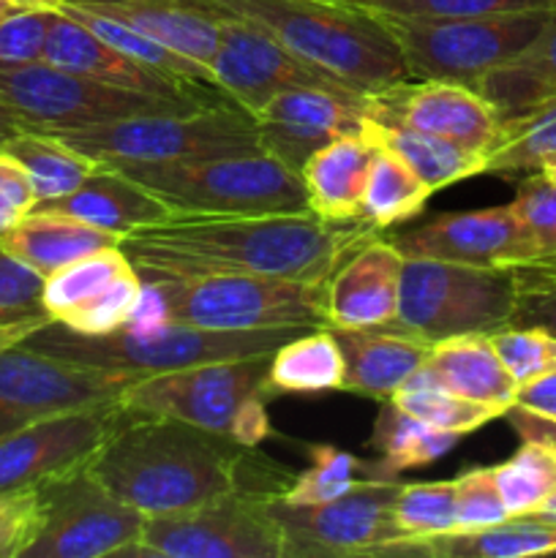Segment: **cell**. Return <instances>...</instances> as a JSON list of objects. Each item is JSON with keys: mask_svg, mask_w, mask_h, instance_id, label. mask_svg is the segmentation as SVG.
<instances>
[{"mask_svg": "<svg viewBox=\"0 0 556 558\" xmlns=\"http://www.w3.org/2000/svg\"><path fill=\"white\" fill-rule=\"evenodd\" d=\"M382 229L365 218L325 221L289 216H174L125 234L140 276H270L327 283L336 267Z\"/></svg>", "mask_w": 556, "mask_h": 558, "instance_id": "cell-1", "label": "cell"}, {"mask_svg": "<svg viewBox=\"0 0 556 558\" xmlns=\"http://www.w3.org/2000/svg\"><path fill=\"white\" fill-rule=\"evenodd\" d=\"M87 472L145 518L191 512L234 490L273 499L292 483H283L281 469L256 456V447L125 409Z\"/></svg>", "mask_w": 556, "mask_h": 558, "instance_id": "cell-2", "label": "cell"}, {"mask_svg": "<svg viewBox=\"0 0 556 558\" xmlns=\"http://www.w3.org/2000/svg\"><path fill=\"white\" fill-rule=\"evenodd\" d=\"M270 33L283 49L354 93L409 80L396 38L374 11L343 0H202Z\"/></svg>", "mask_w": 556, "mask_h": 558, "instance_id": "cell-3", "label": "cell"}, {"mask_svg": "<svg viewBox=\"0 0 556 558\" xmlns=\"http://www.w3.org/2000/svg\"><path fill=\"white\" fill-rule=\"evenodd\" d=\"M314 327H265V330H210L185 322H125L101 336H85L60 322L38 327L22 347L74 365L123 371L134 376L167 374L218 360L270 354Z\"/></svg>", "mask_w": 556, "mask_h": 558, "instance_id": "cell-4", "label": "cell"}, {"mask_svg": "<svg viewBox=\"0 0 556 558\" xmlns=\"http://www.w3.org/2000/svg\"><path fill=\"white\" fill-rule=\"evenodd\" d=\"M131 322L169 319L210 330L327 327V283L270 276H142Z\"/></svg>", "mask_w": 556, "mask_h": 558, "instance_id": "cell-5", "label": "cell"}, {"mask_svg": "<svg viewBox=\"0 0 556 558\" xmlns=\"http://www.w3.org/2000/svg\"><path fill=\"white\" fill-rule=\"evenodd\" d=\"M49 136L112 169L161 167L262 150L254 114L234 101L189 112L136 114L87 129L49 131Z\"/></svg>", "mask_w": 556, "mask_h": 558, "instance_id": "cell-6", "label": "cell"}, {"mask_svg": "<svg viewBox=\"0 0 556 558\" xmlns=\"http://www.w3.org/2000/svg\"><path fill=\"white\" fill-rule=\"evenodd\" d=\"M270 354L140 376L131 381L120 403L125 412L172 417L229 436L245 447H259L273 434L267 417Z\"/></svg>", "mask_w": 556, "mask_h": 558, "instance_id": "cell-7", "label": "cell"}, {"mask_svg": "<svg viewBox=\"0 0 556 558\" xmlns=\"http://www.w3.org/2000/svg\"><path fill=\"white\" fill-rule=\"evenodd\" d=\"M120 172L145 185L174 216L311 213L303 174L265 150L161 167H120Z\"/></svg>", "mask_w": 556, "mask_h": 558, "instance_id": "cell-8", "label": "cell"}, {"mask_svg": "<svg viewBox=\"0 0 556 558\" xmlns=\"http://www.w3.org/2000/svg\"><path fill=\"white\" fill-rule=\"evenodd\" d=\"M516 267H472L403 256L398 314L390 327L425 341L505 330L516 322Z\"/></svg>", "mask_w": 556, "mask_h": 558, "instance_id": "cell-9", "label": "cell"}, {"mask_svg": "<svg viewBox=\"0 0 556 558\" xmlns=\"http://www.w3.org/2000/svg\"><path fill=\"white\" fill-rule=\"evenodd\" d=\"M382 16L407 63L409 80H445L474 87L540 36L551 11L491 16Z\"/></svg>", "mask_w": 556, "mask_h": 558, "instance_id": "cell-10", "label": "cell"}, {"mask_svg": "<svg viewBox=\"0 0 556 558\" xmlns=\"http://www.w3.org/2000/svg\"><path fill=\"white\" fill-rule=\"evenodd\" d=\"M0 101L20 114L27 131H71L156 112H189L205 101L161 98L101 85L47 60L0 63ZM223 104V101H221Z\"/></svg>", "mask_w": 556, "mask_h": 558, "instance_id": "cell-11", "label": "cell"}, {"mask_svg": "<svg viewBox=\"0 0 556 558\" xmlns=\"http://www.w3.org/2000/svg\"><path fill=\"white\" fill-rule=\"evenodd\" d=\"M129 556L287 558V539L267 499L234 490L191 512L145 518L140 543Z\"/></svg>", "mask_w": 556, "mask_h": 558, "instance_id": "cell-12", "label": "cell"}, {"mask_svg": "<svg viewBox=\"0 0 556 558\" xmlns=\"http://www.w3.org/2000/svg\"><path fill=\"white\" fill-rule=\"evenodd\" d=\"M401 485L392 480H360L352 490L322 505H292L281 496L267 499V510L283 529L287 558L374 556L398 543L392 505Z\"/></svg>", "mask_w": 556, "mask_h": 558, "instance_id": "cell-13", "label": "cell"}, {"mask_svg": "<svg viewBox=\"0 0 556 558\" xmlns=\"http://www.w3.org/2000/svg\"><path fill=\"white\" fill-rule=\"evenodd\" d=\"M140 376L74 365L33 349L0 352V436L71 409L118 403Z\"/></svg>", "mask_w": 556, "mask_h": 558, "instance_id": "cell-14", "label": "cell"}, {"mask_svg": "<svg viewBox=\"0 0 556 558\" xmlns=\"http://www.w3.org/2000/svg\"><path fill=\"white\" fill-rule=\"evenodd\" d=\"M41 488L47 518L25 558L129 556L140 543L145 515L109 494L87 469Z\"/></svg>", "mask_w": 556, "mask_h": 558, "instance_id": "cell-15", "label": "cell"}, {"mask_svg": "<svg viewBox=\"0 0 556 558\" xmlns=\"http://www.w3.org/2000/svg\"><path fill=\"white\" fill-rule=\"evenodd\" d=\"M123 407L71 409L0 436V490L38 488L90 466Z\"/></svg>", "mask_w": 556, "mask_h": 558, "instance_id": "cell-16", "label": "cell"}, {"mask_svg": "<svg viewBox=\"0 0 556 558\" xmlns=\"http://www.w3.org/2000/svg\"><path fill=\"white\" fill-rule=\"evenodd\" d=\"M140 270L120 245L60 267L44 278V308L52 322L85 336H101L134 319L142 303Z\"/></svg>", "mask_w": 556, "mask_h": 558, "instance_id": "cell-17", "label": "cell"}, {"mask_svg": "<svg viewBox=\"0 0 556 558\" xmlns=\"http://www.w3.org/2000/svg\"><path fill=\"white\" fill-rule=\"evenodd\" d=\"M365 120L368 93L336 87H289L254 112L262 150L294 172L330 142L363 134Z\"/></svg>", "mask_w": 556, "mask_h": 558, "instance_id": "cell-18", "label": "cell"}, {"mask_svg": "<svg viewBox=\"0 0 556 558\" xmlns=\"http://www.w3.org/2000/svg\"><path fill=\"white\" fill-rule=\"evenodd\" d=\"M216 16L221 36H218V49L210 63L213 85L227 93L234 104L249 109L251 114L265 107L276 93L289 90V87L349 90V87L338 85L336 80L316 71L314 65L294 58L262 27L238 20L232 14H221V11H216Z\"/></svg>", "mask_w": 556, "mask_h": 558, "instance_id": "cell-19", "label": "cell"}, {"mask_svg": "<svg viewBox=\"0 0 556 558\" xmlns=\"http://www.w3.org/2000/svg\"><path fill=\"white\" fill-rule=\"evenodd\" d=\"M390 240L403 256L420 259L472 267H518L537 262L532 234L510 205L442 213Z\"/></svg>", "mask_w": 556, "mask_h": 558, "instance_id": "cell-20", "label": "cell"}, {"mask_svg": "<svg viewBox=\"0 0 556 558\" xmlns=\"http://www.w3.org/2000/svg\"><path fill=\"white\" fill-rule=\"evenodd\" d=\"M368 114L398 120L483 156L494 150L501 131L496 112L474 87L445 80H407L368 93Z\"/></svg>", "mask_w": 556, "mask_h": 558, "instance_id": "cell-21", "label": "cell"}, {"mask_svg": "<svg viewBox=\"0 0 556 558\" xmlns=\"http://www.w3.org/2000/svg\"><path fill=\"white\" fill-rule=\"evenodd\" d=\"M41 60L58 65V69L74 71L101 85L123 87V90L147 93V96L161 98H185V101L221 104L232 101L227 93L210 85H196V82L178 80V76L161 74L150 65L136 63L134 58L114 49L112 44L101 41L90 27L76 22L65 11H55L49 22L47 44H44Z\"/></svg>", "mask_w": 556, "mask_h": 558, "instance_id": "cell-22", "label": "cell"}, {"mask_svg": "<svg viewBox=\"0 0 556 558\" xmlns=\"http://www.w3.org/2000/svg\"><path fill=\"white\" fill-rule=\"evenodd\" d=\"M403 254L387 238L365 240L327 281L325 316L336 330L390 325L398 314Z\"/></svg>", "mask_w": 556, "mask_h": 558, "instance_id": "cell-23", "label": "cell"}, {"mask_svg": "<svg viewBox=\"0 0 556 558\" xmlns=\"http://www.w3.org/2000/svg\"><path fill=\"white\" fill-rule=\"evenodd\" d=\"M343 354V392L390 401L392 392L425 365L431 341L390 325L363 330H336Z\"/></svg>", "mask_w": 556, "mask_h": 558, "instance_id": "cell-24", "label": "cell"}, {"mask_svg": "<svg viewBox=\"0 0 556 558\" xmlns=\"http://www.w3.org/2000/svg\"><path fill=\"white\" fill-rule=\"evenodd\" d=\"M69 5L98 11L145 33L172 52L210 71L218 49V16L202 0H63Z\"/></svg>", "mask_w": 556, "mask_h": 558, "instance_id": "cell-25", "label": "cell"}, {"mask_svg": "<svg viewBox=\"0 0 556 558\" xmlns=\"http://www.w3.org/2000/svg\"><path fill=\"white\" fill-rule=\"evenodd\" d=\"M36 207L69 213V216L80 218V221L107 229V232L123 234V238L142 227H153V223H164L174 218L169 205H164L145 185L134 183L120 169L101 167V163L71 194L49 202H38Z\"/></svg>", "mask_w": 556, "mask_h": 558, "instance_id": "cell-26", "label": "cell"}, {"mask_svg": "<svg viewBox=\"0 0 556 558\" xmlns=\"http://www.w3.org/2000/svg\"><path fill=\"white\" fill-rule=\"evenodd\" d=\"M556 554V521L537 515L507 518L474 532L436 534L425 539H401L376 550L387 558H532Z\"/></svg>", "mask_w": 556, "mask_h": 558, "instance_id": "cell-27", "label": "cell"}, {"mask_svg": "<svg viewBox=\"0 0 556 558\" xmlns=\"http://www.w3.org/2000/svg\"><path fill=\"white\" fill-rule=\"evenodd\" d=\"M120 243H123V234L107 232L69 213L47 210V207H33L14 227L0 232V245L27 267L41 272L44 278L82 256L114 248Z\"/></svg>", "mask_w": 556, "mask_h": 558, "instance_id": "cell-28", "label": "cell"}, {"mask_svg": "<svg viewBox=\"0 0 556 558\" xmlns=\"http://www.w3.org/2000/svg\"><path fill=\"white\" fill-rule=\"evenodd\" d=\"M425 368L456 396L488 407L499 417L516 407L518 385L507 374L505 363L496 354L494 341L485 332L442 338L431 343Z\"/></svg>", "mask_w": 556, "mask_h": 558, "instance_id": "cell-29", "label": "cell"}, {"mask_svg": "<svg viewBox=\"0 0 556 558\" xmlns=\"http://www.w3.org/2000/svg\"><path fill=\"white\" fill-rule=\"evenodd\" d=\"M376 142L368 134L341 136L316 150L303 167L309 210L325 221L360 218Z\"/></svg>", "mask_w": 556, "mask_h": 558, "instance_id": "cell-30", "label": "cell"}, {"mask_svg": "<svg viewBox=\"0 0 556 558\" xmlns=\"http://www.w3.org/2000/svg\"><path fill=\"white\" fill-rule=\"evenodd\" d=\"M474 90L491 104L499 123L516 120L556 98V11L540 36L507 63L491 69Z\"/></svg>", "mask_w": 556, "mask_h": 558, "instance_id": "cell-31", "label": "cell"}, {"mask_svg": "<svg viewBox=\"0 0 556 558\" xmlns=\"http://www.w3.org/2000/svg\"><path fill=\"white\" fill-rule=\"evenodd\" d=\"M363 134H368L376 145L396 153L420 180L431 189V194L458 183V180L483 174L485 156L469 147L456 145V142L439 140L425 131L409 129L390 118H374L368 114Z\"/></svg>", "mask_w": 556, "mask_h": 558, "instance_id": "cell-32", "label": "cell"}, {"mask_svg": "<svg viewBox=\"0 0 556 558\" xmlns=\"http://www.w3.org/2000/svg\"><path fill=\"white\" fill-rule=\"evenodd\" d=\"M343 387V354L330 327H314L270 354V396H316Z\"/></svg>", "mask_w": 556, "mask_h": 558, "instance_id": "cell-33", "label": "cell"}, {"mask_svg": "<svg viewBox=\"0 0 556 558\" xmlns=\"http://www.w3.org/2000/svg\"><path fill=\"white\" fill-rule=\"evenodd\" d=\"M458 439H461L458 434L434 428L398 409L392 401H382L368 441L371 450L379 452V463H374V477L392 480L407 469L428 466L445 458L458 445Z\"/></svg>", "mask_w": 556, "mask_h": 558, "instance_id": "cell-34", "label": "cell"}, {"mask_svg": "<svg viewBox=\"0 0 556 558\" xmlns=\"http://www.w3.org/2000/svg\"><path fill=\"white\" fill-rule=\"evenodd\" d=\"M0 147L25 169L38 202L71 194L76 185L85 183L98 169L93 158L82 156L65 142L55 140L49 134H38V131H20Z\"/></svg>", "mask_w": 556, "mask_h": 558, "instance_id": "cell-35", "label": "cell"}, {"mask_svg": "<svg viewBox=\"0 0 556 558\" xmlns=\"http://www.w3.org/2000/svg\"><path fill=\"white\" fill-rule=\"evenodd\" d=\"M428 199V185L396 153L376 145L368 183H365L363 207H360V218L374 223L376 229L396 227V223L420 216Z\"/></svg>", "mask_w": 556, "mask_h": 558, "instance_id": "cell-36", "label": "cell"}, {"mask_svg": "<svg viewBox=\"0 0 556 558\" xmlns=\"http://www.w3.org/2000/svg\"><path fill=\"white\" fill-rule=\"evenodd\" d=\"M551 153H556V98L521 118L501 123L499 140L485 156L483 174L510 180L523 178L537 172Z\"/></svg>", "mask_w": 556, "mask_h": 558, "instance_id": "cell-37", "label": "cell"}, {"mask_svg": "<svg viewBox=\"0 0 556 558\" xmlns=\"http://www.w3.org/2000/svg\"><path fill=\"white\" fill-rule=\"evenodd\" d=\"M390 401L412 417L458 436L472 434V430L483 428L485 423L499 417L488 407H480V403L467 401V398L447 390L425 365L392 392Z\"/></svg>", "mask_w": 556, "mask_h": 558, "instance_id": "cell-38", "label": "cell"}, {"mask_svg": "<svg viewBox=\"0 0 556 558\" xmlns=\"http://www.w3.org/2000/svg\"><path fill=\"white\" fill-rule=\"evenodd\" d=\"M60 11H65L69 16H74V20L82 22L85 27H90V31L96 33L101 41L112 44L114 49H120L123 54L134 58L136 63L150 65V69L161 71V74L178 76V80H189V82H196V85L216 87L213 85V74L205 69V65H200V63H194V60L183 58V54L172 52L169 47L153 41L150 36L134 31V27H129L125 22L112 20V16H107V14H98V11L80 9V5H69V3L60 5Z\"/></svg>", "mask_w": 556, "mask_h": 558, "instance_id": "cell-39", "label": "cell"}, {"mask_svg": "<svg viewBox=\"0 0 556 558\" xmlns=\"http://www.w3.org/2000/svg\"><path fill=\"white\" fill-rule=\"evenodd\" d=\"M44 276L0 245V352L25 341L52 316L44 308Z\"/></svg>", "mask_w": 556, "mask_h": 558, "instance_id": "cell-40", "label": "cell"}, {"mask_svg": "<svg viewBox=\"0 0 556 558\" xmlns=\"http://www.w3.org/2000/svg\"><path fill=\"white\" fill-rule=\"evenodd\" d=\"M494 477L507 515H534L556 494V452L540 441H523L516 456L494 466Z\"/></svg>", "mask_w": 556, "mask_h": 558, "instance_id": "cell-41", "label": "cell"}, {"mask_svg": "<svg viewBox=\"0 0 556 558\" xmlns=\"http://www.w3.org/2000/svg\"><path fill=\"white\" fill-rule=\"evenodd\" d=\"M392 523L398 543L456 532V480L401 485L392 505Z\"/></svg>", "mask_w": 556, "mask_h": 558, "instance_id": "cell-42", "label": "cell"}, {"mask_svg": "<svg viewBox=\"0 0 556 558\" xmlns=\"http://www.w3.org/2000/svg\"><path fill=\"white\" fill-rule=\"evenodd\" d=\"M363 469L365 466L358 458L338 450V447H311L309 472L292 477V483L287 485L281 499L292 501V505H322V501H333L360 483L358 472H363Z\"/></svg>", "mask_w": 556, "mask_h": 558, "instance_id": "cell-43", "label": "cell"}, {"mask_svg": "<svg viewBox=\"0 0 556 558\" xmlns=\"http://www.w3.org/2000/svg\"><path fill=\"white\" fill-rule=\"evenodd\" d=\"M491 341L518 387L532 385L556 371V336L545 327L510 325L491 332Z\"/></svg>", "mask_w": 556, "mask_h": 558, "instance_id": "cell-44", "label": "cell"}, {"mask_svg": "<svg viewBox=\"0 0 556 558\" xmlns=\"http://www.w3.org/2000/svg\"><path fill=\"white\" fill-rule=\"evenodd\" d=\"M374 14L396 16H491L556 11V0H343Z\"/></svg>", "mask_w": 556, "mask_h": 558, "instance_id": "cell-45", "label": "cell"}, {"mask_svg": "<svg viewBox=\"0 0 556 558\" xmlns=\"http://www.w3.org/2000/svg\"><path fill=\"white\" fill-rule=\"evenodd\" d=\"M527 232L532 234L537 262H556V183L543 172L523 174L510 202Z\"/></svg>", "mask_w": 556, "mask_h": 558, "instance_id": "cell-46", "label": "cell"}, {"mask_svg": "<svg viewBox=\"0 0 556 558\" xmlns=\"http://www.w3.org/2000/svg\"><path fill=\"white\" fill-rule=\"evenodd\" d=\"M47 518L44 488L0 490V558H25Z\"/></svg>", "mask_w": 556, "mask_h": 558, "instance_id": "cell-47", "label": "cell"}, {"mask_svg": "<svg viewBox=\"0 0 556 558\" xmlns=\"http://www.w3.org/2000/svg\"><path fill=\"white\" fill-rule=\"evenodd\" d=\"M494 469H469L456 480V532H474L507 521Z\"/></svg>", "mask_w": 556, "mask_h": 558, "instance_id": "cell-48", "label": "cell"}, {"mask_svg": "<svg viewBox=\"0 0 556 558\" xmlns=\"http://www.w3.org/2000/svg\"><path fill=\"white\" fill-rule=\"evenodd\" d=\"M518 305L512 325L545 327L556 336V267L532 262L516 267Z\"/></svg>", "mask_w": 556, "mask_h": 558, "instance_id": "cell-49", "label": "cell"}, {"mask_svg": "<svg viewBox=\"0 0 556 558\" xmlns=\"http://www.w3.org/2000/svg\"><path fill=\"white\" fill-rule=\"evenodd\" d=\"M58 9H14L0 20V63L41 60L49 22Z\"/></svg>", "mask_w": 556, "mask_h": 558, "instance_id": "cell-50", "label": "cell"}, {"mask_svg": "<svg viewBox=\"0 0 556 558\" xmlns=\"http://www.w3.org/2000/svg\"><path fill=\"white\" fill-rule=\"evenodd\" d=\"M36 205L38 196L27 172L0 147V232L14 227Z\"/></svg>", "mask_w": 556, "mask_h": 558, "instance_id": "cell-51", "label": "cell"}, {"mask_svg": "<svg viewBox=\"0 0 556 558\" xmlns=\"http://www.w3.org/2000/svg\"><path fill=\"white\" fill-rule=\"evenodd\" d=\"M505 417L510 420V425L521 436V441H540V445L551 447L556 452V417L532 412V409H523L518 403L507 409Z\"/></svg>", "mask_w": 556, "mask_h": 558, "instance_id": "cell-52", "label": "cell"}, {"mask_svg": "<svg viewBox=\"0 0 556 558\" xmlns=\"http://www.w3.org/2000/svg\"><path fill=\"white\" fill-rule=\"evenodd\" d=\"M516 403L523 409H532V412L556 417V371L543 376V379L532 381V385L518 387Z\"/></svg>", "mask_w": 556, "mask_h": 558, "instance_id": "cell-53", "label": "cell"}, {"mask_svg": "<svg viewBox=\"0 0 556 558\" xmlns=\"http://www.w3.org/2000/svg\"><path fill=\"white\" fill-rule=\"evenodd\" d=\"M20 131H27L25 123L20 120V114L0 101V145H3L5 140H11V136L20 134Z\"/></svg>", "mask_w": 556, "mask_h": 558, "instance_id": "cell-54", "label": "cell"}, {"mask_svg": "<svg viewBox=\"0 0 556 558\" xmlns=\"http://www.w3.org/2000/svg\"><path fill=\"white\" fill-rule=\"evenodd\" d=\"M20 9H60L63 0H11Z\"/></svg>", "mask_w": 556, "mask_h": 558, "instance_id": "cell-55", "label": "cell"}, {"mask_svg": "<svg viewBox=\"0 0 556 558\" xmlns=\"http://www.w3.org/2000/svg\"><path fill=\"white\" fill-rule=\"evenodd\" d=\"M537 518H545V521H556V494H551V499L545 501L543 507H540L537 512H534Z\"/></svg>", "mask_w": 556, "mask_h": 558, "instance_id": "cell-56", "label": "cell"}, {"mask_svg": "<svg viewBox=\"0 0 556 558\" xmlns=\"http://www.w3.org/2000/svg\"><path fill=\"white\" fill-rule=\"evenodd\" d=\"M537 172H543L545 178H551V180H554V183H556V153H551V156L545 158L543 163H540Z\"/></svg>", "mask_w": 556, "mask_h": 558, "instance_id": "cell-57", "label": "cell"}, {"mask_svg": "<svg viewBox=\"0 0 556 558\" xmlns=\"http://www.w3.org/2000/svg\"><path fill=\"white\" fill-rule=\"evenodd\" d=\"M14 9H20V5H14L11 0H0V20H3L5 14H11Z\"/></svg>", "mask_w": 556, "mask_h": 558, "instance_id": "cell-58", "label": "cell"}, {"mask_svg": "<svg viewBox=\"0 0 556 558\" xmlns=\"http://www.w3.org/2000/svg\"><path fill=\"white\" fill-rule=\"evenodd\" d=\"M543 265H554L556 267V262H543Z\"/></svg>", "mask_w": 556, "mask_h": 558, "instance_id": "cell-59", "label": "cell"}]
</instances>
